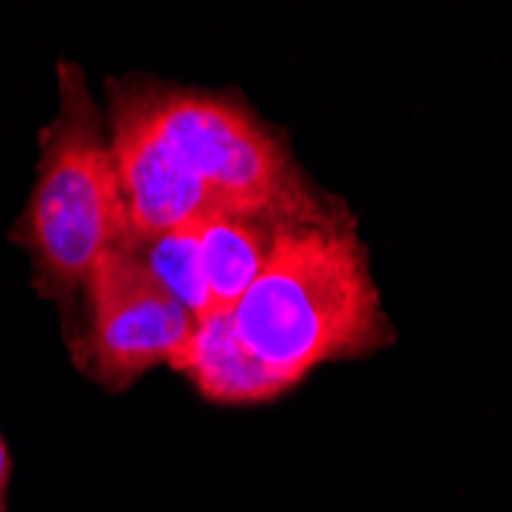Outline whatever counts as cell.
Here are the masks:
<instances>
[{
  "label": "cell",
  "instance_id": "1",
  "mask_svg": "<svg viewBox=\"0 0 512 512\" xmlns=\"http://www.w3.org/2000/svg\"><path fill=\"white\" fill-rule=\"evenodd\" d=\"M230 313L243 344L289 390L325 362L390 341L368 252L347 209L279 224L264 270Z\"/></svg>",
  "mask_w": 512,
  "mask_h": 512
},
{
  "label": "cell",
  "instance_id": "2",
  "mask_svg": "<svg viewBox=\"0 0 512 512\" xmlns=\"http://www.w3.org/2000/svg\"><path fill=\"white\" fill-rule=\"evenodd\" d=\"M19 240L46 298L71 301L96 264L126 243V209L102 111L74 62L59 65V114L40 135L37 181Z\"/></svg>",
  "mask_w": 512,
  "mask_h": 512
},
{
  "label": "cell",
  "instance_id": "3",
  "mask_svg": "<svg viewBox=\"0 0 512 512\" xmlns=\"http://www.w3.org/2000/svg\"><path fill=\"white\" fill-rule=\"evenodd\" d=\"M157 126L175 157L209 194L215 212L289 221H319L341 212L322 206L301 178L283 138L246 105L221 92L148 83Z\"/></svg>",
  "mask_w": 512,
  "mask_h": 512
},
{
  "label": "cell",
  "instance_id": "4",
  "mask_svg": "<svg viewBox=\"0 0 512 512\" xmlns=\"http://www.w3.org/2000/svg\"><path fill=\"white\" fill-rule=\"evenodd\" d=\"M89 325L77 362L108 390H123L157 365H172L188 347L197 319L169 298L123 243L111 249L86 283Z\"/></svg>",
  "mask_w": 512,
  "mask_h": 512
},
{
  "label": "cell",
  "instance_id": "5",
  "mask_svg": "<svg viewBox=\"0 0 512 512\" xmlns=\"http://www.w3.org/2000/svg\"><path fill=\"white\" fill-rule=\"evenodd\" d=\"M108 105V145L126 209V243H142L215 215L203 184L184 169L163 138L148 83L114 80Z\"/></svg>",
  "mask_w": 512,
  "mask_h": 512
},
{
  "label": "cell",
  "instance_id": "6",
  "mask_svg": "<svg viewBox=\"0 0 512 512\" xmlns=\"http://www.w3.org/2000/svg\"><path fill=\"white\" fill-rule=\"evenodd\" d=\"M172 368L188 375L197 393L215 405H255L289 393V387L243 344L230 310H212L197 319L188 347L178 353Z\"/></svg>",
  "mask_w": 512,
  "mask_h": 512
},
{
  "label": "cell",
  "instance_id": "7",
  "mask_svg": "<svg viewBox=\"0 0 512 512\" xmlns=\"http://www.w3.org/2000/svg\"><path fill=\"white\" fill-rule=\"evenodd\" d=\"M279 221L215 212L197 224L200 264L212 310H234L270 258Z\"/></svg>",
  "mask_w": 512,
  "mask_h": 512
},
{
  "label": "cell",
  "instance_id": "8",
  "mask_svg": "<svg viewBox=\"0 0 512 512\" xmlns=\"http://www.w3.org/2000/svg\"><path fill=\"white\" fill-rule=\"evenodd\" d=\"M135 258L145 264L154 283L175 298L194 319L212 313V298L206 289V276L200 264V243H197V224L166 230L160 237L126 243Z\"/></svg>",
  "mask_w": 512,
  "mask_h": 512
},
{
  "label": "cell",
  "instance_id": "9",
  "mask_svg": "<svg viewBox=\"0 0 512 512\" xmlns=\"http://www.w3.org/2000/svg\"><path fill=\"white\" fill-rule=\"evenodd\" d=\"M10 479H13V457H10V448H7L4 433H0V512H7Z\"/></svg>",
  "mask_w": 512,
  "mask_h": 512
}]
</instances>
